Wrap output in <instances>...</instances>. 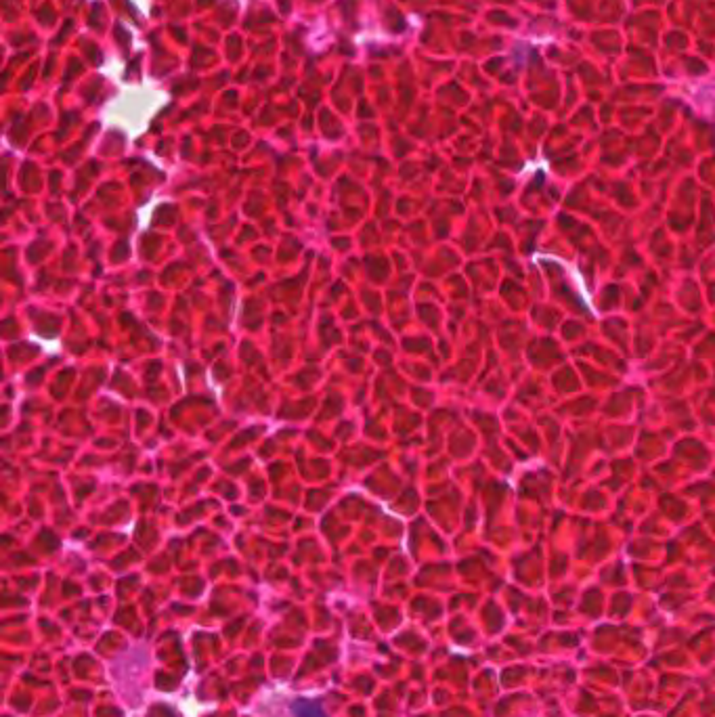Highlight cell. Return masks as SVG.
<instances>
[{
  "label": "cell",
  "instance_id": "cell-1",
  "mask_svg": "<svg viewBox=\"0 0 715 717\" xmlns=\"http://www.w3.org/2000/svg\"><path fill=\"white\" fill-rule=\"evenodd\" d=\"M294 711H296V717H325L321 707L315 702H296Z\"/></svg>",
  "mask_w": 715,
  "mask_h": 717
}]
</instances>
